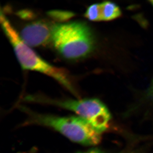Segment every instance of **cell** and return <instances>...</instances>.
<instances>
[{
  "mask_svg": "<svg viewBox=\"0 0 153 153\" xmlns=\"http://www.w3.org/2000/svg\"><path fill=\"white\" fill-rule=\"evenodd\" d=\"M52 26L44 21H39L28 24L19 34L22 41L30 47H37L46 44L52 36Z\"/></svg>",
  "mask_w": 153,
  "mask_h": 153,
  "instance_id": "obj_4",
  "label": "cell"
},
{
  "mask_svg": "<svg viewBox=\"0 0 153 153\" xmlns=\"http://www.w3.org/2000/svg\"><path fill=\"white\" fill-rule=\"evenodd\" d=\"M78 153H111L109 152H107V151L103 150L97 148H94L92 149L86 151L85 152H82ZM137 153L135 150H130L123 151L122 152H119L118 153Z\"/></svg>",
  "mask_w": 153,
  "mask_h": 153,
  "instance_id": "obj_8",
  "label": "cell"
},
{
  "mask_svg": "<svg viewBox=\"0 0 153 153\" xmlns=\"http://www.w3.org/2000/svg\"><path fill=\"white\" fill-rule=\"evenodd\" d=\"M145 97V100L147 102L153 103V81L146 91Z\"/></svg>",
  "mask_w": 153,
  "mask_h": 153,
  "instance_id": "obj_9",
  "label": "cell"
},
{
  "mask_svg": "<svg viewBox=\"0 0 153 153\" xmlns=\"http://www.w3.org/2000/svg\"><path fill=\"white\" fill-rule=\"evenodd\" d=\"M0 20L3 31L12 44L23 69L38 71L48 75L58 81L71 93L76 95L68 71L64 68H58L49 64L24 43L2 10Z\"/></svg>",
  "mask_w": 153,
  "mask_h": 153,
  "instance_id": "obj_2",
  "label": "cell"
},
{
  "mask_svg": "<svg viewBox=\"0 0 153 153\" xmlns=\"http://www.w3.org/2000/svg\"><path fill=\"white\" fill-rule=\"evenodd\" d=\"M49 14L53 19L61 21H66L74 16L71 12L62 11H51Z\"/></svg>",
  "mask_w": 153,
  "mask_h": 153,
  "instance_id": "obj_7",
  "label": "cell"
},
{
  "mask_svg": "<svg viewBox=\"0 0 153 153\" xmlns=\"http://www.w3.org/2000/svg\"><path fill=\"white\" fill-rule=\"evenodd\" d=\"M150 2L151 4H152V6H153V1H150Z\"/></svg>",
  "mask_w": 153,
  "mask_h": 153,
  "instance_id": "obj_10",
  "label": "cell"
},
{
  "mask_svg": "<svg viewBox=\"0 0 153 153\" xmlns=\"http://www.w3.org/2000/svg\"><path fill=\"white\" fill-rule=\"evenodd\" d=\"M20 108L29 115L26 124L48 127L72 141L85 146H95L101 142L102 134L79 117H60L36 113L24 107Z\"/></svg>",
  "mask_w": 153,
  "mask_h": 153,
  "instance_id": "obj_3",
  "label": "cell"
},
{
  "mask_svg": "<svg viewBox=\"0 0 153 153\" xmlns=\"http://www.w3.org/2000/svg\"><path fill=\"white\" fill-rule=\"evenodd\" d=\"M51 41L57 52L70 60L87 57L95 47V39L91 29L81 22L52 25Z\"/></svg>",
  "mask_w": 153,
  "mask_h": 153,
  "instance_id": "obj_1",
  "label": "cell"
},
{
  "mask_svg": "<svg viewBox=\"0 0 153 153\" xmlns=\"http://www.w3.org/2000/svg\"><path fill=\"white\" fill-rule=\"evenodd\" d=\"M101 21H110L117 19L121 16L119 7L115 3L109 1L100 3Z\"/></svg>",
  "mask_w": 153,
  "mask_h": 153,
  "instance_id": "obj_5",
  "label": "cell"
},
{
  "mask_svg": "<svg viewBox=\"0 0 153 153\" xmlns=\"http://www.w3.org/2000/svg\"><path fill=\"white\" fill-rule=\"evenodd\" d=\"M85 17L89 21H101L100 4H94L89 6L85 12Z\"/></svg>",
  "mask_w": 153,
  "mask_h": 153,
  "instance_id": "obj_6",
  "label": "cell"
}]
</instances>
